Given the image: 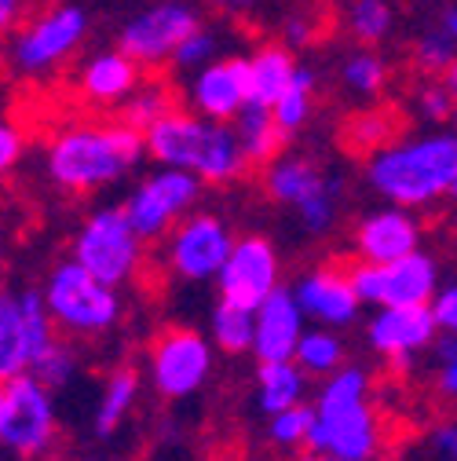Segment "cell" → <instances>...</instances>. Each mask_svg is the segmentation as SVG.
I'll return each instance as SVG.
<instances>
[{"label": "cell", "instance_id": "484cf974", "mask_svg": "<svg viewBox=\"0 0 457 461\" xmlns=\"http://www.w3.org/2000/svg\"><path fill=\"white\" fill-rule=\"evenodd\" d=\"M26 370H30V348L22 330V304L19 294L0 290V384Z\"/></svg>", "mask_w": 457, "mask_h": 461}, {"label": "cell", "instance_id": "60d3db41", "mask_svg": "<svg viewBox=\"0 0 457 461\" xmlns=\"http://www.w3.org/2000/svg\"><path fill=\"white\" fill-rule=\"evenodd\" d=\"M22 150H26L22 129L12 122H0V176H8V172L22 161Z\"/></svg>", "mask_w": 457, "mask_h": 461}, {"label": "cell", "instance_id": "4dcf8cb0", "mask_svg": "<svg viewBox=\"0 0 457 461\" xmlns=\"http://www.w3.org/2000/svg\"><path fill=\"white\" fill-rule=\"evenodd\" d=\"M19 304H22V330H26L30 366H33V359L55 340V330H59V326H55V319H51V312H48V304H44V294L26 290V294H19Z\"/></svg>", "mask_w": 457, "mask_h": 461}, {"label": "cell", "instance_id": "44dd1931", "mask_svg": "<svg viewBox=\"0 0 457 461\" xmlns=\"http://www.w3.org/2000/svg\"><path fill=\"white\" fill-rule=\"evenodd\" d=\"M333 180L329 176H322V172L311 165V161H304V158H274L271 165H267V172H264V191L274 198V202H282V205H300V202H308L311 194H318V191H326Z\"/></svg>", "mask_w": 457, "mask_h": 461}, {"label": "cell", "instance_id": "4fadbf2b", "mask_svg": "<svg viewBox=\"0 0 457 461\" xmlns=\"http://www.w3.org/2000/svg\"><path fill=\"white\" fill-rule=\"evenodd\" d=\"M198 26L202 19L187 0H157V5L143 8L121 26L118 48L129 51L139 67H157L165 59H173L184 37H191Z\"/></svg>", "mask_w": 457, "mask_h": 461}, {"label": "cell", "instance_id": "d6a6232c", "mask_svg": "<svg viewBox=\"0 0 457 461\" xmlns=\"http://www.w3.org/2000/svg\"><path fill=\"white\" fill-rule=\"evenodd\" d=\"M395 132V113L391 106H377V110H363L359 118H352L348 125V147L352 150H381Z\"/></svg>", "mask_w": 457, "mask_h": 461}, {"label": "cell", "instance_id": "ac0fdd59", "mask_svg": "<svg viewBox=\"0 0 457 461\" xmlns=\"http://www.w3.org/2000/svg\"><path fill=\"white\" fill-rule=\"evenodd\" d=\"M414 249H421V223L403 205L377 209L355 227V257L366 264H388Z\"/></svg>", "mask_w": 457, "mask_h": 461}, {"label": "cell", "instance_id": "83f0119b", "mask_svg": "<svg viewBox=\"0 0 457 461\" xmlns=\"http://www.w3.org/2000/svg\"><path fill=\"white\" fill-rule=\"evenodd\" d=\"M297 366L311 377H329L333 370L345 366V340L333 333V326H318V330H304L300 344H297Z\"/></svg>", "mask_w": 457, "mask_h": 461}, {"label": "cell", "instance_id": "cb8c5ba5", "mask_svg": "<svg viewBox=\"0 0 457 461\" xmlns=\"http://www.w3.org/2000/svg\"><path fill=\"white\" fill-rule=\"evenodd\" d=\"M136 399H139V374L132 366H118V370L106 377V384H103L99 407L92 414V432L99 439H110L113 432L125 425V418L132 414Z\"/></svg>", "mask_w": 457, "mask_h": 461}, {"label": "cell", "instance_id": "5bb4252c", "mask_svg": "<svg viewBox=\"0 0 457 461\" xmlns=\"http://www.w3.org/2000/svg\"><path fill=\"white\" fill-rule=\"evenodd\" d=\"M282 278V264H278V249L271 239L264 235H242L231 246V257L220 267L216 285H220V301H231L242 308H260Z\"/></svg>", "mask_w": 457, "mask_h": 461}, {"label": "cell", "instance_id": "4316f807", "mask_svg": "<svg viewBox=\"0 0 457 461\" xmlns=\"http://www.w3.org/2000/svg\"><path fill=\"white\" fill-rule=\"evenodd\" d=\"M253 337H256V312L231 304V301H220L212 308V340L216 348L227 356H242L253 352Z\"/></svg>", "mask_w": 457, "mask_h": 461}, {"label": "cell", "instance_id": "7dc6e473", "mask_svg": "<svg viewBox=\"0 0 457 461\" xmlns=\"http://www.w3.org/2000/svg\"><path fill=\"white\" fill-rule=\"evenodd\" d=\"M439 77H443V88H446V92L453 95V103H457V55H453V63H450Z\"/></svg>", "mask_w": 457, "mask_h": 461}, {"label": "cell", "instance_id": "52a82bcc", "mask_svg": "<svg viewBox=\"0 0 457 461\" xmlns=\"http://www.w3.org/2000/svg\"><path fill=\"white\" fill-rule=\"evenodd\" d=\"M74 260L106 285H125L143 264V239L125 209H95L74 235Z\"/></svg>", "mask_w": 457, "mask_h": 461}, {"label": "cell", "instance_id": "b9f144b4", "mask_svg": "<svg viewBox=\"0 0 457 461\" xmlns=\"http://www.w3.org/2000/svg\"><path fill=\"white\" fill-rule=\"evenodd\" d=\"M432 312H435V322H439V330L457 337V282H450V285H439V294L432 297Z\"/></svg>", "mask_w": 457, "mask_h": 461}, {"label": "cell", "instance_id": "f35d334b", "mask_svg": "<svg viewBox=\"0 0 457 461\" xmlns=\"http://www.w3.org/2000/svg\"><path fill=\"white\" fill-rule=\"evenodd\" d=\"M173 59H176V67H180V70H202L205 63H212V59H216V37H212L209 30H202V26H198L191 37H184V44L176 48Z\"/></svg>", "mask_w": 457, "mask_h": 461}, {"label": "cell", "instance_id": "7a4b0ae2", "mask_svg": "<svg viewBox=\"0 0 457 461\" xmlns=\"http://www.w3.org/2000/svg\"><path fill=\"white\" fill-rule=\"evenodd\" d=\"M366 180L381 198L403 209H421L446 198L457 184V132L384 143L366 161Z\"/></svg>", "mask_w": 457, "mask_h": 461}, {"label": "cell", "instance_id": "f907efd6", "mask_svg": "<svg viewBox=\"0 0 457 461\" xmlns=\"http://www.w3.org/2000/svg\"><path fill=\"white\" fill-rule=\"evenodd\" d=\"M249 5H253V0H231L227 8H249Z\"/></svg>", "mask_w": 457, "mask_h": 461}, {"label": "cell", "instance_id": "f1b7e54d", "mask_svg": "<svg viewBox=\"0 0 457 461\" xmlns=\"http://www.w3.org/2000/svg\"><path fill=\"white\" fill-rule=\"evenodd\" d=\"M311 99H315V74L308 67H297L293 81L285 85V92L274 99L271 113H274V122L282 125V132L290 136L297 129H304V122L311 118Z\"/></svg>", "mask_w": 457, "mask_h": 461}, {"label": "cell", "instance_id": "e0dca14e", "mask_svg": "<svg viewBox=\"0 0 457 461\" xmlns=\"http://www.w3.org/2000/svg\"><path fill=\"white\" fill-rule=\"evenodd\" d=\"M246 103H249V59L227 55V59H212L202 70H194L191 106L202 118L235 122Z\"/></svg>", "mask_w": 457, "mask_h": 461}, {"label": "cell", "instance_id": "8992f818", "mask_svg": "<svg viewBox=\"0 0 457 461\" xmlns=\"http://www.w3.org/2000/svg\"><path fill=\"white\" fill-rule=\"evenodd\" d=\"M0 443L19 457H40L55 443V399L33 370L0 384Z\"/></svg>", "mask_w": 457, "mask_h": 461}, {"label": "cell", "instance_id": "9c48e42d", "mask_svg": "<svg viewBox=\"0 0 457 461\" xmlns=\"http://www.w3.org/2000/svg\"><path fill=\"white\" fill-rule=\"evenodd\" d=\"M352 282L363 304L373 308H407V304H432L439 294V264L432 253L414 249L388 264H352Z\"/></svg>", "mask_w": 457, "mask_h": 461}, {"label": "cell", "instance_id": "7bdbcfd3", "mask_svg": "<svg viewBox=\"0 0 457 461\" xmlns=\"http://www.w3.org/2000/svg\"><path fill=\"white\" fill-rule=\"evenodd\" d=\"M417 103H421V113H425L428 122H443V118H450V110H453V95H450L443 85L425 88Z\"/></svg>", "mask_w": 457, "mask_h": 461}, {"label": "cell", "instance_id": "d6986e66", "mask_svg": "<svg viewBox=\"0 0 457 461\" xmlns=\"http://www.w3.org/2000/svg\"><path fill=\"white\" fill-rule=\"evenodd\" d=\"M304 308L297 301L293 290H278L256 308V337H253V356L260 363L271 359H293L297 356V344L304 337Z\"/></svg>", "mask_w": 457, "mask_h": 461}, {"label": "cell", "instance_id": "816d5d0a", "mask_svg": "<svg viewBox=\"0 0 457 461\" xmlns=\"http://www.w3.org/2000/svg\"><path fill=\"white\" fill-rule=\"evenodd\" d=\"M450 198H457V184H453V191H450Z\"/></svg>", "mask_w": 457, "mask_h": 461}, {"label": "cell", "instance_id": "f6af8a7d", "mask_svg": "<svg viewBox=\"0 0 457 461\" xmlns=\"http://www.w3.org/2000/svg\"><path fill=\"white\" fill-rule=\"evenodd\" d=\"M22 5L26 0H0V37H8L22 15Z\"/></svg>", "mask_w": 457, "mask_h": 461}, {"label": "cell", "instance_id": "7402d4cb", "mask_svg": "<svg viewBox=\"0 0 457 461\" xmlns=\"http://www.w3.org/2000/svg\"><path fill=\"white\" fill-rule=\"evenodd\" d=\"M304 388L308 374L297 366V359H271L256 370V402L267 418L293 407V402H304Z\"/></svg>", "mask_w": 457, "mask_h": 461}, {"label": "cell", "instance_id": "5b68a950", "mask_svg": "<svg viewBox=\"0 0 457 461\" xmlns=\"http://www.w3.org/2000/svg\"><path fill=\"white\" fill-rule=\"evenodd\" d=\"M44 304H48L55 326L74 337H103L125 315L118 285L99 282L74 257L63 260L59 267H51V275L44 282Z\"/></svg>", "mask_w": 457, "mask_h": 461}, {"label": "cell", "instance_id": "f5cc1de1", "mask_svg": "<svg viewBox=\"0 0 457 461\" xmlns=\"http://www.w3.org/2000/svg\"><path fill=\"white\" fill-rule=\"evenodd\" d=\"M220 5H223V8H227V5H231V0H220Z\"/></svg>", "mask_w": 457, "mask_h": 461}, {"label": "cell", "instance_id": "ba28073f", "mask_svg": "<svg viewBox=\"0 0 457 461\" xmlns=\"http://www.w3.org/2000/svg\"><path fill=\"white\" fill-rule=\"evenodd\" d=\"M85 37H88V12L81 5H55L37 19H30L12 37L8 63L26 77H40L59 63H67L85 44Z\"/></svg>", "mask_w": 457, "mask_h": 461}, {"label": "cell", "instance_id": "836d02e7", "mask_svg": "<svg viewBox=\"0 0 457 461\" xmlns=\"http://www.w3.org/2000/svg\"><path fill=\"white\" fill-rule=\"evenodd\" d=\"M173 110V95H168L165 88H157V85H150V88H136L129 99H125V125H132V129H139V132H147L154 122H161L165 113Z\"/></svg>", "mask_w": 457, "mask_h": 461}, {"label": "cell", "instance_id": "ab89813d", "mask_svg": "<svg viewBox=\"0 0 457 461\" xmlns=\"http://www.w3.org/2000/svg\"><path fill=\"white\" fill-rule=\"evenodd\" d=\"M435 359H439V392L446 399H457V337L446 333L439 344H435Z\"/></svg>", "mask_w": 457, "mask_h": 461}, {"label": "cell", "instance_id": "bcb514c9", "mask_svg": "<svg viewBox=\"0 0 457 461\" xmlns=\"http://www.w3.org/2000/svg\"><path fill=\"white\" fill-rule=\"evenodd\" d=\"M285 37H290V44H308L311 41V26L304 19H290L285 23Z\"/></svg>", "mask_w": 457, "mask_h": 461}, {"label": "cell", "instance_id": "d590c367", "mask_svg": "<svg viewBox=\"0 0 457 461\" xmlns=\"http://www.w3.org/2000/svg\"><path fill=\"white\" fill-rule=\"evenodd\" d=\"M48 388H63L74 374H77V356H74V348L70 344H59V340H51L48 348L33 359V366H30Z\"/></svg>", "mask_w": 457, "mask_h": 461}, {"label": "cell", "instance_id": "6da1fadb", "mask_svg": "<svg viewBox=\"0 0 457 461\" xmlns=\"http://www.w3.org/2000/svg\"><path fill=\"white\" fill-rule=\"evenodd\" d=\"M147 154V140L132 125H70L55 132L44 168L55 187L88 194L132 172Z\"/></svg>", "mask_w": 457, "mask_h": 461}, {"label": "cell", "instance_id": "ffe728a7", "mask_svg": "<svg viewBox=\"0 0 457 461\" xmlns=\"http://www.w3.org/2000/svg\"><path fill=\"white\" fill-rule=\"evenodd\" d=\"M77 88L92 103H125L139 88V63L121 48L99 51L85 63V70L77 77Z\"/></svg>", "mask_w": 457, "mask_h": 461}, {"label": "cell", "instance_id": "db71d44e", "mask_svg": "<svg viewBox=\"0 0 457 461\" xmlns=\"http://www.w3.org/2000/svg\"><path fill=\"white\" fill-rule=\"evenodd\" d=\"M329 461H345V457H329Z\"/></svg>", "mask_w": 457, "mask_h": 461}, {"label": "cell", "instance_id": "74e56055", "mask_svg": "<svg viewBox=\"0 0 457 461\" xmlns=\"http://www.w3.org/2000/svg\"><path fill=\"white\" fill-rule=\"evenodd\" d=\"M453 37L443 30V33H425L421 41H417V67L425 70V74H443L450 63H453Z\"/></svg>", "mask_w": 457, "mask_h": 461}, {"label": "cell", "instance_id": "30bf717a", "mask_svg": "<svg viewBox=\"0 0 457 461\" xmlns=\"http://www.w3.org/2000/svg\"><path fill=\"white\" fill-rule=\"evenodd\" d=\"M147 374L161 399H187L212 374V344L198 330H187V326L161 330L150 340Z\"/></svg>", "mask_w": 457, "mask_h": 461}, {"label": "cell", "instance_id": "681fc988", "mask_svg": "<svg viewBox=\"0 0 457 461\" xmlns=\"http://www.w3.org/2000/svg\"><path fill=\"white\" fill-rule=\"evenodd\" d=\"M293 461H329V457L318 454V450H311V454H300V457H293Z\"/></svg>", "mask_w": 457, "mask_h": 461}, {"label": "cell", "instance_id": "1f68e13d", "mask_svg": "<svg viewBox=\"0 0 457 461\" xmlns=\"http://www.w3.org/2000/svg\"><path fill=\"white\" fill-rule=\"evenodd\" d=\"M311 429H315V407H308V402H293V407L271 414L267 439L274 447H304L311 439Z\"/></svg>", "mask_w": 457, "mask_h": 461}, {"label": "cell", "instance_id": "11a10c76", "mask_svg": "<svg viewBox=\"0 0 457 461\" xmlns=\"http://www.w3.org/2000/svg\"><path fill=\"white\" fill-rule=\"evenodd\" d=\"M0 450H4V443H0Z\"/></svg>", "mask_w": 457, "mask_h": 461}, {"label": "cell", "instance_id": "7c38bea8", "mask_svg": "<svg viewBox=\"0 0 457 461\" xmlns=\"http://www.w3.org/2000/svg\"><path fill=\"white\" fill-rule=\"evenodd\" d=\"M231 246H235V235L227 220H220L216 212H191L168 235L165 264L184 282H209L227 264Z\"/></svg>", "mask_w": 457, "mask_h": 461}, {"label": "cell", "instance_id": "e575fe53", "mask_svg": "<svg viewBox=\"0 0 457 461\" xmlns=\"http://www.w3.org/2000/svg\"><path fill=\"white\" fill-rule=\"evenodd\" d=\"M340 77H345V85L355 95H377L384 88V81H388V67L373 51H355L352 59L345 63V70H340Z\"/></svg>", "mask_w": 457, "mask_h": 461}, {"label": "cell", "instance_id": "c3c4849f", "mask_svg": "<svg viewBox=\"0 0 457 461\" xmlns=\"http://www.w3.org/2000/svg\"><path fill=\"white\" fill-rule=\"evenodd\" d=\"M443 26H446V33L457 41V8H450V12H446V23H443Z\"/></svg>", "mask_w": 457, "mask_h": 461}, {"label": "cell", "instance_id": "8d00e7d4", "mask_svg": "<svg viewBox=\"0 0 457 461\" xmlns=\"http://www.w3.org/2000/svg\"><path fill=\"white\" fill-rule=\"evenodd\" d=\"M336 194H340V184L333 180L326 191H318V194H311L308 202L297 205V216H300V223L311 230V235H326V230L333 227V220H336Z\"/></svg>", "mask_w": 457, "mask_h": 461}, {"label": "cell", "instance_id": "9a60e30c", "mask_svg": "<svg viewBox=\"0 0 457 461\" xmlns=\"http://www.w3.org/2000/svg\"><path fill=\"white\" fill-rule=\"evenodd\" d=\"M439 337V322L432 304H407V308H377L366 322V344L395 366H407L414 356L432 348Z\"/></svg>", "mask_w": 457, "mask_h": 461}, {"label": "cell", "instance_id": "8fae6325", "mask_svg": "<svg viewBox=\"0 0 457 461\" xmlns=\"http://www.w3.org/2000/svg\"><path fill=\"white\" fill-rule=\"evenodd\" d=\"M198 194H202V180L191 168L161 165L129 194V202L121 209H125L129 223L136 227V235L143 242H150V239L168 235V230L187 216V209L198 202Z\"/></svg>", "mask_w": 457, "mask_h": 461}, {"label": "cell", "instance_id": "3957f363", "mask_svg": "<svg viewBox=\"0 0 457 461\" xmlns=\"http://www.w3.org/2000/svg\"><path fill=\"white\" fill-rule=\"evenodd\" d=\"M143 140H147V154L157 165L191 168L202 184H231L249 165L231 122H212L176 106L161 122H154L143 132Z\"/></svg>", "mask_w": 457, "mask_h": 461}, {"label": "cell", "instance_id": "2e32d148", "mask_svg": "<svg viewBox=\"0 0 457 461\" xmlns=\"http://www.w3.org/2000/svg\"><path fill=\"white\" fill-rule=\"evenodd\" d=\"M293 294L304 308V315L318 326H352L359 308H363V297L352 282V267H315L308 271L297 285Z\"/></svg>", "mask_w": 457, "mask_h": 461}, {"label": "cell", "instance_id": "277c9868", "mask_svg": "<svg viewBox=\"0 0 457 461\" xmlns=\"http://www.w3.org/2000/svg\"><path fill=\"white\" fill-rule=\"evenodd\" d=\"M311 450L345 461H373L381 450V418L370 402V377L359 366L333 370L315 395Z\"/></svg>", "mask_w": 457, "mask_h": 461}, {"label": "cell", "instance_id": "f546056e", "mask_svg": "<svg viewBox=\"0 0 457 461\" xmlns=\"http://www.w3.org/2000/svg\"><path fill=\"white\" fill-rule=\"evenodd\" d=\"M395 26V12L388 0H352L348 8V30L363 44H381Z\"/></svg>", "mask_w": 457, "mask_h": 461}, {"label": "cell", "instance_id": "d4e9b609", "mask_svg": "<svg viewBox=\"0 0 457 461\" xmlns=\"http://www.w3.org/2000/svg\"><path fill=\"white\" fill-rule=\"evenodd\" d=\"M297 63L282 44H264L249 59V103L274 106V99L293 81Z\"/></svg>", "mask_w": 457, "mask_h": 461}, {"label": "cell", "instance_id": "ee69618b", "mask_svg": "<svg viewBox=\"0 0 457 461\" xmlns=\"http://www.w3.org/2000/svg\"><path fill=\"white\" fill-rule=\"evenodd\" d=\"M432 447L439 454V461H457V421H446L432 432Z\"/></svg>", "mask_w": 457, "mask_h": 461}, {"label": "cell", "instance_id": "603a6c76", "mask_svg": "<svg viewBox=\"0 0 457 461\" xmlns=\"http://www.w3.org/2000/svg\"><path fill=\"white\" fill-rule=\"evenodd\" d=\"M235 132H238V143L249 158V165H271L285 143V132L282 125L274 122L271 106H260V103H246L238 110V118L231 122Z\"/></svg>", "mask_w": 457, "mask_h": 461}]
</instances>
